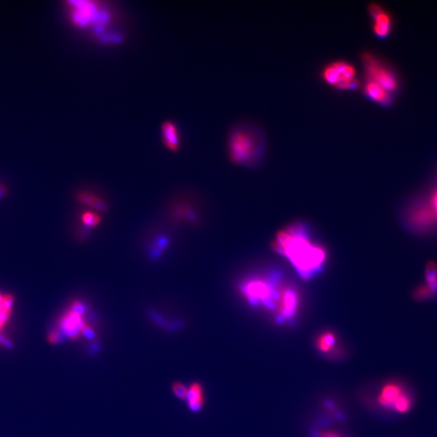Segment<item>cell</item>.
I'll list each match as a JSON object with an SVG mask.
<instances>
[{"mask_svg": "<svg viewBox=\"0 0 437 437\" xmlns=\"http://www.w3.org/2000/svg\"><path fill=\"white\" fill-rule=\"evenodd\" d=\"M272 248L289 261L303 278H310L320 272L327 261L325 248L312 241L305 226L300 223L280 230Z\"/></svg>", "mask_w": 437, "mask_h": 437, "instance_id": "1", "label": "cell"}, {"mask_svg": "<svg viewBox=\"0 0 437 437\" xmlns=\"http://www.w3.org/2000/svg\"><path fill=\"white\" fill-rule=\"evenodd\" d=\"M227 148L232 163L253 167L258 165L265 157L267 137L259 125L243 121L230 130Z\"/></svg>", "mask_w": 437, "mask_h": 437, "instance_id": "2", "label": "cell"}, {"mask_svg": "<svg viewBox=\"0 0 437 437\" xmlns=\"http://www.w3.org/2000/svg\"><path fill=\"white\" fill-rule=\"evenodd\" d=\"M360 61L364 78L375 82L393 95L398 90L399 80L397 74L384 60L371 51H364L360 55Z\"/></svg>", "mask_w": 437, "mask_h": 437, "instance_id": "3", "label": "cell"}, {"mask_svg": "<svg viewBox=\"0 0 437 437\" xmlns=\"http://www.w3.org/2000/svg\"><path fill=\"white\" fill-rule=\"evenodd\" d=\"M282 287L276 286L265 278H255L245 282L241 291L248 301L254 305H264L276 309Z\"/></svg>", "mask_w": 437, "mask_h": 437, "instance_id": "4", "label": "cell"}, {"mask_svg": "<svg viewBox=\"0 0 437 437\" xmlns=\"http://www.w3.org/2000/svg\"><path fill=\"white\" fill-rule=\"evenodd\" d=\"M299 305L300 297L298 291L289 285L282 287L275 309L278 320H291L298 311Z\"/></svg>", "mask_w": 437, "mask_h": 437, "instance_id": "5", "label": "cell"}, {"mask_svg": "<svg viewBox=\"0 0 437 437\" xmlns=\"http://www.w3.org/2000/svg\"><path fill=\"white\" fill-rule=\"evenodd\" d=\"M369 15L373 20V31L378 38H388L392 29V19L388 11L378 3L369 6Z\"/></svg>", "mask_w": 437, "mask_h": 437, "instance_id": "6", "label": "cell"}, {"mask_svg": "<svg viewBox=\"0 0 437 437\" xmlns=\"http://www.w3.org/2000/svg\"><path fill=\"white\" fill-rule=\"evenodd\" d=\"M406 393L400 383L388 382L381 388L378 396V403L383 408L393 410L398 400Z\"/></svg>", "mask_w": 437, "mask_h": 437, "instance_id": "7", "label": "cell"}, {"mask_svg": "<svg viewBox=\"0 0 437 437\" xmlns=\"http://www.w3.org/2000/svg\"><path fill=\"white\" fill-rule=\"evenodd\" d=\"M361 87L363 94L372 102L383 106H390L393 103V94L388 93L379 84H376L375 82L364 78Z\"/></svg>", "mask_w": 437, "mask_h": 437, "instance_id": "8", "label": "cell"}, {"mask_svg": "<svg viewBox=\"0 0 437 437\" xmlns=\"http://www.w3.org/2000/svg\"><path fill=\"white\" fill-rule=\"evenodd\" d=\"M162 141L168 150L176 152L181 145V135L177 124L167 121L162 124Z\"/></svg>", "mask_w": 437, "mask_h": 437, "instance_id": "9", "label": "cell"}, {"mask_svg": "<svg viewBox=\"0 0 437 437\" xmlns=\"http://www.w3.org/2000/svg\"><path fill=\"white\" fill-rule=\"evenodd\" d=\"M85 325L81 316L75 314L71 310H69L60 322V327L62 330L66 335L72 338L78 337L79 332L81 331Z\"/></svg>", "mask_w": 437, "mask_h": 437, "instance_id": "10", "label": "cell"}, {"mask_svg": "<svg viewBox=\"0 0 437 437\" xmlns=\"http://www.w3.org/2000/svg\"><path fill=\"white\" fill-rule=\"evenodd\" d=\"M189 408L194 412H198L203 408L204 403L203 398V388L199 383H194L188 388L187 394L186 397Z\"/></svg>", "mask_w": 437, "mask_h": 437, "instance_id": "11", "label": "cell"}, {"mask_svg": "<svg viewBox=\"0 0 437 437\" xmlns=\"http://www.w3.org/2000/svg\"><path fill=\"white\" fill-rule=\"evenodd\" d=\"M337 336L331 331H325L316 339V347L323 354L330 353L337 343Z\"/></svg>", "mask_w": 437, "mask_h": 437, "instance_id": "12", "label": "cell"}, {"mask_svg": "<svg viewBox=\"0 0 437 437\" xmlns=\"http://www.w3.org/2000/svg\"><path fill=\"white\" fill-rule=\"evenodd\" d=\"M78 200L84 205L89 206L99 212H106L108 208L103 199L89 193H80L78 194Z\"/></svg>", "mask_w": 437, "mask_h": 437, "instance_id": "13", "label": "cell"}, {"mask_svg": "<svg viewBox=\"0 0 437 437\" xmlns=\"http://www.w3.org/2000/svg\"><path fill=\"white\" fill-rule=\"evenodd\" d=\"M322 77L325 83L333 87V89L338 84V82L342 80L341 75L337 71V69L333 66L332 62L324 66L322 71Z\"/></svg>", "mask_w": 437, "mask_h": 437, "instance_id": "14", "label": "cell"}, {"mask_svg": "<svg viewBox=\"0 0 437 437\" xmlns=\"http://www.w3.org/2000/svg\"><path fill=\"white\" fill-rule=\"evenodd\" d=\"M82 221L85 226L95 227V226L98 225L101 222V217L99 215L93 213V212H85L82 216Z\"/></svg>", "mask_w": 437, "mask_h": 437, "instance_id": "15", "label": "cell"}, {"mask_svg": "<svg viewBox=\"0 0 437 437\" xmlns=\"http://www.w3.org/2000/svg\"><path fill=\"white\" fill-rule=\"evenodd\" d=\"M172 389L176 397H178L180 399H186L188 388L185 386L183 384L179 383V382H174L172 384Z\"/></svg>", "mask_w": 437, "mask_h": 437, "instance_id": "16", "label": "cell"}, {"mask_svg": "<svg viewBox=\"0 0 437 437\" xmlns=\"http://www.w3.org/2000/svg\"><path fill=\"white\" fill-rule=\"evenodd\" d=\"M433 294L434 293L431 291L428 286H421L415 290V298L419 299L420 300H425V299L429 298L430 296H433Z\"/></svg>", "mask_w": 437, "mask_h": 437, "instance_id": "17", "label": "cell"}, {"mask_svg": "<svg viewBox=\"0 0 437 437\" xmlns=\"http://www.w3.org/2000/svg\"><path fill=\"white\" fill-rule=\"evenodd\" d=\"M71 311L74 312L75 314L83 317L86 309H85V306H84L83 303L80 302L79 300H75V301H73L72 304H71Z\"/></svg>", "mask_w": 437, "mask_h": 437, "instance_id": "18", "label": "cell"}, {"mask_svg": "<svg viewBox=\"0 0 437 437\" xmlns=\"http://www.w3.org/2000/svg\"><path fill=\"white\" fill-rule=\"evenodd\" d=\"M80 332L84 333V335L87 337V338H92L94 336V332H93V329L89 327V326H87V325H85L83 327V329H81Z\"/></svg>", "mask_w": 437, "mask_h": 437, "instance_id": "19", "label": "cell"}, {"mask_svg": "<svg viewBox=\"0 0 437 437\" xmlns=\"http://www.w3.org/2000/svg\"><path fill=\"white\" fill-rule=\"evenodd\" d=\"M432 208H433V216H435L437 218V190L435 194H433V199H432Z\"/></svg>", "mask_w": 437, "mask_h": 437, "instance_id": "20", "label": "cell"}, {"mask_svg": "<svg viewBox=\"0 0 437 437\" xmlns=\"http://www.w3.org/2000/svg\"><path fill=\"white\" fill-rule=\"evenodd\" d=\"M319 437H342L338 435V433H333V432H324L321 434Z\"/></svg>", "mask_w": 437, "mask_h": 437, "instance_id": "21", "label": "cell"}, {"mask_svg": "<svg viewBox=\"0 0 437 437\" xmlns=\"http://www.w3.org/2000/svg\"><path fill=\"white\" fill-rule=\"evenodd\" d=\"M5 194V189L4 187H2V186H0V198Z\"/></svg>", "mask_w": 437, "mask_h": 437, "instance_id": "22", "label": "cell"}]
</instances>
